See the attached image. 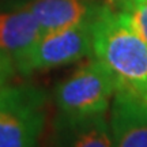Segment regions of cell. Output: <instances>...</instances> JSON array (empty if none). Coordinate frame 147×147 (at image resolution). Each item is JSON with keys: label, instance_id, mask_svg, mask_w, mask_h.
<instances>
[{"label": "cell", "instance_id": "cell-1", "mask_svg": "<svg viewBox=\"0 0 147 147\" xmlns=\"http://www.w3.org/2000/svg\"><path fill=\"white\" fill-rule=\"evenodd\" d=\"M91 56L113 72L117 84L147 98V42L127 12L100 3L91 25Z\"/></svg>", "mask_w": 147, "mask_h": 147}, {"label": "cell", "instance_id": "cell-6", "mask_svg": "<svg viewBox=\"0 0 147 147\" xmlns=\"http://www.w3.org/2000/svg\"><path fill=\"white\" fill-rule=\"evenodd\" d=\"M52 147H113L105 115L59 113L53 124Z\"/></svg>", "mask_w": 147, "mask_h": 147}, {"label": "cell", "instance_id": "cell-8", "mask_svg": "<svg viewBox=\"0 0 147 147\" xmlns=\"http://www.w3.org/2000/svg\"><path fill=\"white\" fill-rule=\"evenodd\" d=\"M41 37V27L27 8L0 14V52L11 56L12 60Z\"/></svg>", "mask_w": 147, "mask_h": 147}, {"label": "cell", "instance_id": "cell-9", "mask_svg": "<svg viewBox=\"0 0 147 147\" xmlns=\"http://www.w3.org/2000/svg\"><path fill=\"white\" fill-rule=\"evenodd\" d=\"M112 5L127 12L132 26L147 42V0H115Z\"/></svg>", "mask_w": 147, "mask_h": 147}, {"label": "cell", "instance_id": "cell-7", "mask_svg": "<svg viewBox=\"0 0 147 147\" xmlns=\"http://www.w3.org/2000/svg\"><path fill=\"white\" fill-rule=\"evenodd\" d=\"M98 5L95 0H30L23 7L36 16L45 36L90 18Z\"/></svg>", "mask_w": 147, "mask_h": 147}, {"label": "cell", "instance_id": "cell-5", "mask_svg": "<svg viewBox=\"0 0 147 147\" xmlns=\"http://www.w3.org/2000/svg\"><path fill=\"white\" fill-rule=\"evenodd\" d=\"M109 127L113 147H147V98L117 84Z\"/></svg>", "mask_w": 147, "mask_h": 147}, {"label": "cell", "instance_id": "cell-3", "mask_svg": "<svg viewBox=\"0 0 147 147\" xmlns=\"http://www.w3.org/2000/svg\"><path fill=\"white\" fill-rule=\"evenodd\" d=\"M116 89L113 72L93 57L56 86L55 102L64 115H105Z\"/></svg>", "mask_w": 147, "mask_h": 147}, {"label": "cell", "instance_id": "cell-2", "mask_svg": "<svg viewBox=\"0 0 147 147\" xmlns=\"http://www.w3.org/2000/svg\"><path fill=\"white\" fill-rule=\"evenodd\" d=\"M48 95L30 84L0 87V147H37L47 124Z\"/></svg>", "mask_w": 147, "mask_h": 147}, {"label": "cell", "instance_id": "cell-10", "mask_svg": "<svg viewBox=\"0 0 147 147\" xmlns=\"http://www.w3.org/2000/svg\"><path fill=\"white\" fill-rule=\"evenodd\" d=\"M15 71V64H14L12 57L0 52V87L5 86L10 82Z\"/></svg>", "mask_w": 147, "mask_h": 147}, {"label": "cell", "instance_id": "cell-4", "mask_svg": "<svg viewBox=\"0 0 147 147\" xmlns=\"http://www.w3.org/2000/svg\"><path fill=\"white\" fill-rule=\"evenodd\" d=\"M93 16L94 14L72 26L42 36L25 52L14 57L15 69L22 75H30L37 71L68 65L91 55Z\"/></svg>", "mask_w": 147, "mask_h": 147}]
</instances>
